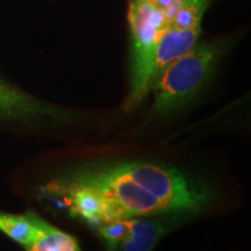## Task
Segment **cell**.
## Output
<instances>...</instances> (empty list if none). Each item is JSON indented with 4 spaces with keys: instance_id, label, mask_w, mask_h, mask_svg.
<instances>
[{
    "instance_id": "1",
    "label": "cell",
    "mask_w": 251,
    "mask_h": 251,
    "mask_svg": "<svg viewBox=\"0 0 251 251\" xmlns=\"http://www.w3.org/2000/svg\"><path fill=\"white\" fill-rule=\"evenodd\" d=\"M47 196L93 227L137 218L201 212L211 187L174 166L147 161L81 166L47 185Z\"/></svg>"
},
{
    "instance_id": "2",
    "label": "cell",
    "mask_w": 251,
    "mask_h": 251,
    "mask_svg": "<svg viewBox=\"0 0 251 251\" xmlns=\"http://www.w3.org/2000/svg\"><path fill=\"white\" fill-rule=\"evenodd\" d=\"M177 5L178 0H130V90L125 111L136 108L151 91L157 46Z\"/></svg>"
},
{
    "instance_id": "3",
    "label": "cell",
    "mask_w": 251,
    "mask_h": 251,
    "mask_svg": "<svg viewBox=\"0 0 251 251\" xmlns=\"http://www.w3.org/2000/svg\"><path fill=\"white\" fill-rule=\"evenodd\" d=\"M228 47L226 40L198 43L166 65L151 87L153 114L168 115L187 105L214 74Z\"/></svg>"
},
{
    "instance_id": "4",
    "label": "cell",
    "mask_w": 251,
    "mask_h": 251,
    "mask_svg": "<svg viewBox=\"0 0 251 251\" xmlns=\"http://www.w3.org/2000/svg\"><path fill=\"white\" fill-rule=\"evenodd\" d=\"M208 5L209 0H178L177 7L158 41L153 81L166 65L198 45Z\"/></svg>"
},
{
    "instance_id": "5",
    "label": "cell",
    "mask_w": 251,
    "mask_h": 251,
    "mask_svg": "<svg viewBox=\"0 0 251 251\" xmlns=\"http://www.w3.org/2000/svg\"><path fill=\"white\" fill-rule=\"evenodd\" d=\"M163 216H137L96 227L107 251H152L166 233Z\"/></svg>"
},
{
    "instance_id": "6",
    "label": "cell",
    "mask_w": 251,
    "mask_h": 251,
    "mask_svg": "<svg viewBox=\"0 0 251 251\" xmlns=\"http://www.w3.org/2000/svg\"><path fill=\"white\" fill-rule=\"evenodd\" d=\"M0 118L31 121L54 119L62 121L70 115L61 108L36 99L17 87L0 80Z\"/></svg>"
},
{
    "instance_id": "7",
    "label": "cell",
    "mask_w": 251,
    "mask_h": 251,
    "mask_svg": "<svg viewBox=\"0 0 251 251\" xmlns=\"http://www.w3.org/2000/svg\"><path fill=\"white\" fill-rule=\"evenodd\" d=\"M35 238L25 248L26 251H83L72 235L54 227L39 216Z\"/></svg>"
},
{
    "instance_id": "8",
    "label": "cell",
    "mask_w": 251,
    "mask_h": 251,
    "mask_svg": "<svg viewBox=\"0 0 251 251\" xmlns=\"http://www.w3.org/2000/svg\"><path fill=\"white\" fill-rule=\"evenodd\" d=\"M39 215L35 212L26 214H11L0 212V231L14 242L26 248L31 243L39 230Z\"/></svg>"
}]
</instances>
